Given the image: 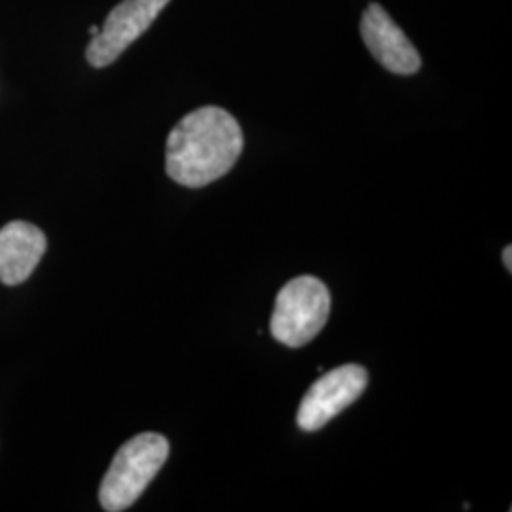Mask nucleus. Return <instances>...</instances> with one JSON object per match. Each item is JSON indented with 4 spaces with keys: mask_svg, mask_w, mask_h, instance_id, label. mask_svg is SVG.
Here are the masks:
<instances>
[{
    "mask_svg": "<svg viewBox=\"0 0 512 512\" xmlns=\"http://www.w3.org/2000/svg\"><path fill=\"white\" fill-rule=\"evenodd\" d=\"M241 150L243 131L238 120L220 107H202L171 129L165 171L175 183L202 188L224 177L238 162Z\"/></svg>",
    "mask_w": 512,
    "mask_h": 512,
    "instance_id": "f257e3e1",
    "label": "nucleus"
},
{
    "mask_svg": "<svg viewBox=\"0 0 512 512\" xmlns=\"http://www.w3.org/2000/svg\"><path fill=\"white\" fill-rule=\"evenodd\" d=\"M503 264H505V268L512 272V247L511 245H507L505 247V251H503Z\"/></svg>",
    "mask_w": 512,
    "mask_h": 512,
    "instance_id": "6e6552de",
    "label": "nucleus"
},
{
    "mask_svg": "<svg viewBox=\"0 0 512 512\" xmlns=\"http://www.w3.org/2000/svg\"><path fill=\"white\" fill-rule=\"evenodd\" d=\"M329 313L327 285L313 275H300L277 294L270 329L277 342L302 348L325 329Z\"/></svg>",
    "mask_w": 512,
    "mask_h": 512,
    "instance_id": "7ed1b4c3",
    "label": "nucleus"
},
{
    "mask_svg": "<svg viewBox=\"0 0 512 512\" xmlns=\"http://www.w3.org/2000/svg\"><path fill=\"white\" fill-rule=\"evenodd\" d=\"M171 0H122L110 10L103 29L92 38L86 59L95 69L112 65L160 16Z\"/></svg>",
    "mask_w": 512,
    "mask_h": 512,
    "instance_id": "20e7f679",
    "label": "nucleus"
},
{
    "mask_svg": "<svg viewBox=\"0 0 512 512\" xmlns=\"http://www.w3.org/2000/svg\"><path fill=\"white\" fill-rule=\"evenodd\" d=\"M361 37L368 52L389 73L408 76L420 71V52L385 12L384 6L376 2L368 4L361 19Z\"/></svg>",
    "mask_w": 512,
    "mask_h": 512,
    "instance_id": "423d86ee",
    "label": "nucleus"
},
{
    "mask_svg": "<svg viewBox=\"0 0 512 512\" xmlns=\"http://www.w3.org/2000/svg\"><path fill=\"white\" fill-rule=\"evenodd\" d=\"M97 33H99V27H95V25H93V27H90V35H92V37H95Z\"/></svg>",
    "mask_w": 512,
    "mask_h": 512,
    "instance_id": "1a4fd4ad",
    "label": "nucleus"
},
{
    "mask_svg": "<svg viewBox=\"0 0 512 512\" xmlns=\"http://www.w3.org/2000/svg\"><path fill=\"white\" fill-rule=\"evenodd\" d=\"M167 456L169 442L158 433H141L122 444L101 482V507L107 512L129 509L160 473Z\"/></svg>",
    "mask_w": 512,
    "mask_h": 512,
    "instance_id": "f03ea898",
    "label": "nucleus"
},
{
    "mask_svg": "<svg viewBox=\"0 0 512 512\" xmlns=\"http://www.w3.org/2000/svg\"><path fill=\"white\" fill-rule=\"evenodd\" d=\"M44 232L23 220L8 222L0 230V281L4 285H19L27 281L46 253Z\"/></svg>",
    "mask_w": 512,
    "mask_h": 512,
    "instance_id": "0eeeda50",
    "label": "nucleus"
},
{
    "mask_svg": "<svg viewBox=\"0 0 512 512\" xmlns=\"http://www.w3.org/2000/svg\"><path fill=\"white\" fill-rule=\"evenodd\" d=\"M368 385V372L361 365H344L323 374L304 395L296 423L302 431H319L340 412L355 403Z\"/></svg>",
    "mask_w": 512,
    "mask_h": 512,
    "instance_id": "39448f33",
    "label": "nucleus"
}]
</instances>
